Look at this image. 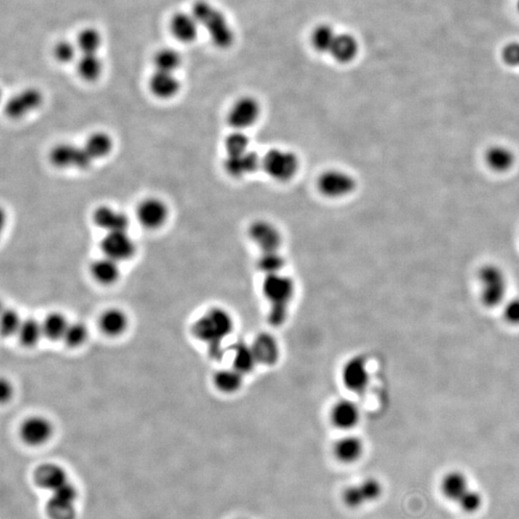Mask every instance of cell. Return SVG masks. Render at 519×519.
Here are the masks:
<instances>
[{
    "label": "cell",
    "mask_w": 519,
    "mask_h": 519,
    "mask_svg": "<svg viewBox=\"0 0 519 519\" xmlns=\"http://www.w3.org/2000/svg\"><path fill=\"white\" fill-rule=\"evenodd\" d=\"M197 23L209 35L213 46L226 49L233 46L235 34L223 13L204 0L194 2L192 10Z\"/></svg>",
    "instance_id": "1"
},
{
    "label": "cell",
    "mask_w": 519,
    "mask_h": 519,
    "mask_svg": "<svg viewBox=\"0 0 519 519\" xmlns=\"http://www.w3.org/2000/svg\"><path fill=\"white\" fill-rule=\"evenodd\" d=\"M233 326L231 315L225 310L215 308L199 318L192 330L197 338L209 344L211 351L218 357L221 342L233 330Z\"/></svg>",
    "instance_id": "2"
},
{
    "label": "cell",
    "mask_w": 519,
    "mask_h": 519,
    "mask_svg": "<svg viewBox=\"0 0 519 519\" xmlns=\"http://www.w3.org/2000/svg\"><path fill=\"white\" fill-rule=\"evenodd\" d=\"M263 170L276 181L291 180L299 168V160L294 152L281 149H271L262 159Z\"/></svg>",
    "instance_id": "3"
},
{
    "label": "cell",
    "mask_w": 519,
    "mask_h": 519,
    "mask_svg": "<svg viewBox=\"0 0 519 519\" xmlns=\"http://www.w3.org/2000/svg\"><path fill=\"white\" fill-rule=\"evenodd\" d=\"M481 283V300L484 306L494 308L501 304L505 299V274L494 265H487L479 271Z\"/></svg>",
    "instance_id": "4"
},
{
    "label": "cell",
    "mask_w": 519,
    "mask_h": 519,
    "mask_svg": "<svg viewBox=\"0 0 519 519\" xmlns=\"http://www.w3.org/2000/svg\"><path fill=\"white\" fill-rule=\"evenodd\" d=\"M77 491L70 482L51 492L46 503V515L50 519H75Z\"/></svg>",
    "instance_id": "5"
},
{
    "label": "cell",
    "mask_w": 519,
    "mask_h": 519,
    "mask_svg": "<svg viewBox=\"0 0 519 519\" xmlns=\"http://www.w3.org/2000/svg\"><path fill=\"white\" fill-rule=\"evenodd\" d=\"M318 185L323 196L342 199L354 191L356 182L351 175L344 170H331L320 175Z\"/></svg>",
    "instance_id": "6"
},
{
    "label": "cell",
    "mask_w": 519,
    "mask_h": 519,
    "mask_svg": "<svg viewBox=\"0 0 519 519\" xmlns=\"http://www.w3.org/2000/svg\"><path fill=\"white\" fill-rule=\"evenodd\" d=\"M263 292L271 306H286L294 294V283L292 278L281 273L268 274L263 284Z\"/></svg>",
    "instance_id": "7"
},
{
    "label": "cell",
    "mask_w": 519,
    "mask_h": 519,
    "mask_svg": "<svg viewBox=\"0 0 519 519\" xmlns=\"http://www.w3.org/2000/svg\"><path fill=\"white\" fill-rule=\"evenodd\" d=\"M259 102L251 96H244L232 105L227 115L228 123L238 131L251 127L259 118Z\"/></svg>",
    "instance_id": "8"
},
{
    "label": "cell",
    "mask_w": 519,
    "mask_h": 519,
    "mask_svg": "<svg viewBox=\"0 0 519 519\" xmlns=\"http://www.w3.org/2000/svg\"><path fill=\"white\" fill-rule=\"evenodd\" d=\"M50 160L56 167L78 168H89L94 161L84 146L78 147L70 144L55 146L50 152Z\"/></svg>",
    "instance_id": "9"
},
{
    "label": "cell",
    "mask_w": 519,
    "mask_h": 519,
    "mask_svg": "<svg viewBox=\"0 0 519 519\" xmlns=\"http://www.w3.org/2000/svg\"><path fill=\"white\" fill-rule=\"evenodd\" d=\"M382 492L383 489L380 482L368 478L359 484L347 487L342 494V499L349 507L359 508L377 500L381 496Z\"/></svg>",
    "instance_id": "10"
},
{
    "label": "cell",
    "mask_w": 519,
    "mask_h": 519,
    "mask_svg": "<svg viewBox=\"0 0 519 519\" xmlns=\"http://www.w3.org/2000/svg\"><path fill=\"white\" fill-rule=\"evenodd\" d=\"M252 241L262 252L279 251L282 244L281 232L277 226L267 220L255 221L249 229Z\"/></svg>",
    "instance_id": "11"
},
{
    "label": "cell",
    "mask_w": 519,
    "mask_h": 519,
    "mask_svg": "<svg viewBox=\"0 0 519 519\" xmlns=\"http://www.w3.org/2000/svg\"><path fill=\"white\" fill-rule=\"evenodd\" d=\"M101 249L105 256L120 262L129 259L135 251V246L130 237L125 232L107 233L101 242Z\"/></svg>",
    "instance_id": "12"
},
{
    "label": "cell",
    "mask_w": 519,
    "mask_h": 519,
    "mask_svg": "<svg viewBox=\"0 0 519 519\" xmlns=\"http://www.w3.org/2000/svg\"><path fill=\"white\" fill-rule=\"evenodd\" d=\"M342 378L345 388L349 391L356 394L365 391L370 384V373L365 361L358 357L347 361L342 368Z\"/></svg>",
    "instance_id": "13"
},
{
    "label": "cell",
    "mask_w": 519,
    "mask_h": 519,
    "mask_svg": "<svg viewBox=\"0 0 519 519\" xmlns=\"http://www.w3.org/2000/svg\"><path fill=\"white\" fill-rule=\"evenodd\" d=\"M43 102V96L37 89H23L8 100L5 112L8 117L20 118L37 109Z\"/></svg>",
    "instance_id": "14"
},
{
    "label": "cell",
    "mask_w": 519,
    "mask_h": 519,
    "mask_svg": "<svg viewBox=\"0 0 519 519\" xmlns=\"http://www.w3.org/2000/svg\"><path fill=\"white\" fill-rule=\"evenodd\" d=\"M262 164V160L251 149L242 154L226 155L225 168L232 177H246L255 173Z\"/></svg>",
    "instance_id": "15"
},
{
    "label": "cell",
    "mask_w": 519,
    "mask_h": 519,
    "mask_svg": "<svg viewBox=\"0 0 519 519\" xmlns=\"http://www.w3.org/2000/svg\"><path fill=\"white\" fill-rule=\"evenodd\" d=\"M168 217V208L164 202L157 199H149L139 203L137 209V218L144 227H160Z\"/></svg>",
    "instance_id": "16"
},
{
    "label": "cell",
    "mask_w": 519,
    "mask_h": 519,
    "mask_svg": "<svg viewBox=\"0 0 519 519\" xmlns=\"http://www.w3.org/2000/svg\"><path fill=\"white\" fill-rule=\"evenodd\" d=\"M199 23L192 13H175L170 18L171 34L181 43L189 44L199 35Z\"/></svg>",
    "instance_id": "17"
},
{
    "label": "cell",
    "mask_w": 519,
    "mask_h": 519,
    "mask_svg": "<svg viewBox=\"0 0 519 519\" xmlns=\"http://www.w3.org/2000/svg\"><path fill=\"white\" fill-rule=\"evenodd\" d=\"M52 434V425L42 416L28 418L20 428V436L29 445H41L49 441Z\"/></svg>",
    "instance_id": "18"
},
{
    "label": "cell",
    "mask_w": 519,
    "mask_h": 519,
    "mask_svg": "<svg viewBox=\"0 0 519 519\" xmlns=\"http://www.w3.org/2000/svg\"><path fill=\"white\" fill-rule=\"evenodd\" d=\"M330 418L332 423L342 430H350L357 426L360 420V410L350 400H339L332 408Z\"/></svg>",
    "instance_id": "19"
},
{
    "label": "cell",
    "mask_w": 519,
    "mask_h": 519,
    "mask_svg": "<svg viewBox=\"0 0 519 519\" xmlns=\"http://www.w3.org/2000/svg\"><path fill=\"white\" fill-rule=\"evenodd\" d=\"M34 479L39 487L50 492L68 482L64 468L55 463H46L39 466L34 474Z\"/></svg>",
    "instance_id": "20"
},
{
    "label": "cell",
    "mask_w": 519,
    "mask_h": 519,
    "mask_svg": "<svg viewBox=\"0 0 519 519\" xmlns=\"http://www.w3.org/2000/svg\"><path fill=\"white\" fill-rule=\"evenodd\" d=\"M149 89L159 99H170L178 93L180 82L175 73L156 70L149 79Z\"/></svg>",
    "instance_id": "21"
},
{
    "label": "cell",
    "mask_w": 519,
    "mask_h": 519,
    "mask_svg": "<svg viewBox=\"0 0 519 519\" xmlns=\"http://www.w3.org/2000/svg\"><path fill=\"white\" fill-rule=\"evenodd\" d=\"M94 223L107 233L127 230L128 218L125 213L110 207H100L94 212Z\"/></svg>",
    "instance_id": "22"
},
{
    "label": "cell",
    "mask_w": 519,
    "mask_h": 519,
    "mask_svg": "<svg viewBox=\"0 0 519 519\" xmlns=\"http://www.w3.org/2000/svg\"><path fill=\"white\" fill-rule=\"evenodd\" d=\"M258 363L274 365L278 361L280 349L277 341L268 334H261L251 345Z\"/></svg>",
    "instance_id": "23"
},
{
    "label": "cell",
    "mask_w": 519,
    "mask_h": 519,
    "mask_svg": "<svg viewBox=\"0 0 519 519\" xmlns=\"http://www.w3.org/2000/svg\"><path fill=\"white\" fill-rule=\"evenodd\" d=\"M363 444L360 437L347 436L342 437L334 446V454L341 463H353L361 459L363 453Z\"/></svg>",
    "instance_id": "24"
},
{
    "label": "cell",
    "mask_w": 519,
    "mask_h": 519,
    "mask_svg": "<svg viewBox=\"0 0 519 519\" xmlns=\"http://www.w3.org/2000/svg\"><path fill=\"white\" fill-rule=\"evenodd\" d=\"M359 52V44L355 37L350 34H338L330 54L337 62L347 64L352 62Z\"/></svg>",
    "instance_id": "25"
},
{
    "label": "cell",
    "mask_w": 519,
    "mask_h": 519,
    "mask_svg": "<svg viewBox=\"0 0 519 519\" xmlns=\"http://www.w3.org/2000/svg\"><path fill=\"white\" fill-rule=\"evenodd\" d=\"M118 263L117 261L106 256L94 261L91 267L93 277L101 284L114 283L120 276V268H118Z\"/></svg>",
    "instance_id": "26"
},
{
    "label": "cell",
    "mask_w": 519,
    "mask_h": 519,
    "mask_svg": "<svg viewBox=\"0 0 519 519\" xmlns=\"http://www.w3.org/2000/svg\"><path fill=\"white\" fill-rule=\"evenodd\" d=\"M100 328L108 336H118L127 327V317L123 311L111 309L106 311L100 318Z\"/></svg>",
    "instance_id": "27"
},
{
    "label": "cell",
    "mask_w": 519,
    "mask_h": 519,
    "mask_svg": "<svg viewBox=\"0 0 519 519\" xmlns=\"http://www.w3.org/2000/svg\"><path fill=\"white\" fill-rule=\"evenodd\" d=\"M104 71V63L99 54H81L77 60V73L84 80L93 82Z\"/></svg>",
    "instance_id": "28"
},
{
    "label": "cell",
    "mask_w": 519,
    "mask_h": 519,
    "mask_svg": "<svg viewBox=\"0 0 519 519\" xmlns=\"http://www.w3.org/2000/svg\"><path fill=\"white\" fill-rule=\"evenodd\" d=\"M442 489L445 496L457 502L468 489V479L459 471H453L444 476Z\"/></svg>",
    "instance_id": "29"
},
{
    "label": "cell",
    "mask_w": 519,
    "mask_h": 519,
    "mask_svg": "<svg viewBox=\"0 0 519 519\" xmlns=\"http://www.w3.org/2000/svg\"><path fill=\"white\" fill-rule=\"evenodd\" d=\"M242 377H244V374L233 368L230 370L218 371L213 377V381H215V386L220 392L225 394H234L241 389L242 381H244Z\"/></svg>",
    "instance_id": "30"
},
{
    "label": "cell",
    "mask_w": 519,
    "mask_h": 519,
    "mask_svg": "<svg viewBox=\"0 0 519 519\" xmlns=\"http://www.w3.org/2000/svg\"><path fill=\"white\" fill-rule=\"evenodd\" d=\"M102 35L97 29L87 27L78 34L76 46L81 54H94L102 46Z\"/></svg>",
    "instance_id": "31"
},
{
    "label": "cell",
    "mask_w": 519,
    "mask_h": 519,
    "mask_svg": "<svg viewBox=\"0 0 519 519\" xmlns=\"http://www.w3.org/2000/svg\"><path fill=\"white\" fill-rule=\"evenodd\" d=\"M182 57L177 50L165 47L158 50L154 54V64L155 70L173 73L180 67Z\"/></svg>",
    "instance_id": "32"
},
{
    "label": "cell",
    "mask_w": 519,
    "mask_h": 519,
    "mask_svg": "<svg viewBox=\"0 0 519 519\" xmlns=\"http://www.w3.org/2000/svg\"><path fill=\"white\" fill-rule=\"evenodd\" d=\"M113 142L110 137L105 133H94L89 136L85 142L84 149L88 152L92 159L104 158L110 154Z\"/></svg>",
    "instance_id": "33"
},
{
    "label": "cell",
    "mask_w": 519,
    "mask_h": 519,
    "mask_svg": "<svg viewBox=\"0 0 519 519\" xmlns=\"http://www.w3.org/2000/svg\"><path fill=\"white\" fill-rule=\"evenodd\" d=\"M338 34L334 32V28L328 25H318L313 29L311 41L313 49L323 54H330L332 46L334 43Z\"/></svg>",
    "instance_id": "34"
},
{
    "label": "cell",
    "mask_w": 519,
    "mask_h": 519,
    "mask_svg": "<svg viewBox=\"0 0 519 519\" xmlns=\"http://www.w3.org/2000/svg\"><path fill=\"white\" fill-rule=\"evenodd\" d=\"M487 163L496 171H506L511 168L515 161L513 152L507 147L494 146L487 152Z\"/></svg>",
    "instance_id": "35"
},
{
    "label": "cell",
    "mask_w": 519,
    "mask_h": 519,
    "mask_svg": "<svg viewBox=\"0 0 519 519\" xmlns=\"http://www.w3.org/2000/svg\"><path fill=\"white\" fill-rule=\"evenodd\" d=\"M257 360L251 346L239 344L234 349V368L242 374L250 373L256 365Z\"/></svg>",
    "instance_id": "36"
},
{
    "label": "cell",
    "mask_w": 519,
    "mask_h": 519,
    "mask_svg": "<svg viewBox=\"0 0 519 519\" xmlns=\"http://www.w3.org/2000/svg\"><path fill=\"white\" fill-rule=\"evenodd\" d=\"M18 334L23 345L28 347L34 346L38 344L39 339L44 334L43 324L38 323L34 318L23 320Z\"/></svg>",
    "instance_id": "37"
},
{
    "label": "cell",
    "mask_w": 519,
    "mask_h": 519,
    "mask_svg": "<svg viewBox=\"0 0 519 519\" xmlns=\"http://www.w3.org/2000/svg\"><path fill=\"white\" fill-rule=\"evenodd\" d=\"M42 324H43L44 336L52 341H57V339H64L65 331L70 323L65 320L64 315L54 313L49 315Z\"/></svg>",
    "instance_id": "38"
},
{
    "label": "cell",
    "mask_w": 519,
    "mask_h": 519,
    "mask_svg": "<svg viewBox=\"0 0 519 519\" xmlns=\"http://www.w3.org/2000/svg\"><path fill=\"white\" fill-rule=\"evenodd\" d=\"M284 265V258L279 251L262 252L258 260V267L267 275L281 273Z\"/></svg>",
    "instance_id": "39"
},
{
    "label": "cell",
    "mask_w": 519,
    "mask_h": 519,
    "mask_svg": "<svg viewBox=\"0 0 519 519\" xmlns=\"http://www.w3.org/2000/svg\"><path fill=\"white\" fill-rule=\"evenodd\" d=\"M226 155L242 154L250 149L249 137L242 131L236 130L225 139Z\"/></svg>",
    "instance_id": "40"
},
{
    "label": "cell",
    "mask_w": 519,
    "mask_h": 519,
    "mask_svg": "<svg viewBox=\"0 0 519 519\" xmlns=\"http://www.w3.org/2000/svg\"><path fill=\"white\" fill-rule=\"evenodd\" d=\"M88 338V329L81 323H70L64 336V341L68 346H79Z\"/></svg>",
    "instance_id": "41"
},
{
    "label": "cell",
    "mask_w": 519,
    "mask_h": 519,
    "mask_svg": "<svg viewBox=\"0 0 519 519\" xmlns=\"http://www.w3.org/2000/svg\"><path fill=\"white\" fill-rule=\"evenodd\" d=\"M77 52L78 47L76 46V44L71 43V42L67 41V39L58 42L55 44L54 49L55 59L58 62L63 63V64H68V63L73 62V60H75Z\"/></svg>",
    "instance_id": "42"
},
{
    "label": "cell",
    "mask_w": 519,
    "mask_h": 519,
    "mask_svg": "<svg viewBox=\"0 0 519 519\" xmlns=\"http://www.w3.org/2000/svg\"><path fill=\"white\" fill-rule=\"evenodd\" d=\"M23 320L15 311L7 310L2 313L1 318V331L4 336H12V334H18L22 325Z\"/></svg>",
    "instance_id": "43"
},
{
    "label": "cell",
    "mask_w": 519,
    "mask_h": 519,
    "mask_svg": "<svg viewBox=\"0 0 519 519\" xmlns=\"http://www.w3.org/2000/svg\"><path fill=\"white\" fill-rule=\"evenodd\" d=\"M457 502L465 512L474 513L481 507L482 496L479 492L468 489Z\"/></svg>",
    "instance_id": "44"
},
{
    "label": "cell",
    "mask_w": 519,
    "mask_h": 519,
    "mask_svg": "<svg viewBox=\"0 0 519 519\" xmlns=\"http://www.w3.org/2000/svg\"><path fill=\"white\" fill-rule=\"evenodd\" d=\"M503 315L507 323L519 324V299H513L506 303Z\"/></svg>",
    "instance_id": "45"
},
{
    "label": "cell",
    "mask_w": 519,
    "mask_h": 519,
    "mask_svg": "<svg viewBox=\"0 0 519 519\" xmlns=\"http://www.w3.org/2000/svg\"><path fill=\"white\" fill-rule=\"evenodd\" d=\"M504 59L508 64L513 65H519V44H513L506 47L504 50Z\"/></svg>",
    "instance_id": "46"
},
{
    "label": "cell",
    "mask_w": 519,
    "mask_h": 519,
    "mask_svg": "<svg viewBox=\"0 0 519 519\" xmlns=\"http://www.w3.org/2000/svg\"><path fill=\"white\" fill-rule=\"evenodd\" d=\"M12 394L11 386L8 382L4 380L1 382V386H0V397H1L2 401L9 399L10 395Z\"/></svg>",
    "instance_id": "47"
},
{
    "label": "cell",
    "mask_w": 519,
    "mask_h": 519,
    "mask_svg": "<svg viewBox=\"0 0 519 519\" xmlns=\"http://www.w3.org/2000/svg\"><path fill=\"white\" fill-rule=\"evenodd\" d=\"M518 7H519V4H518Z\"/></svg>",
    "instance_id": "48"
}]
</instances>
